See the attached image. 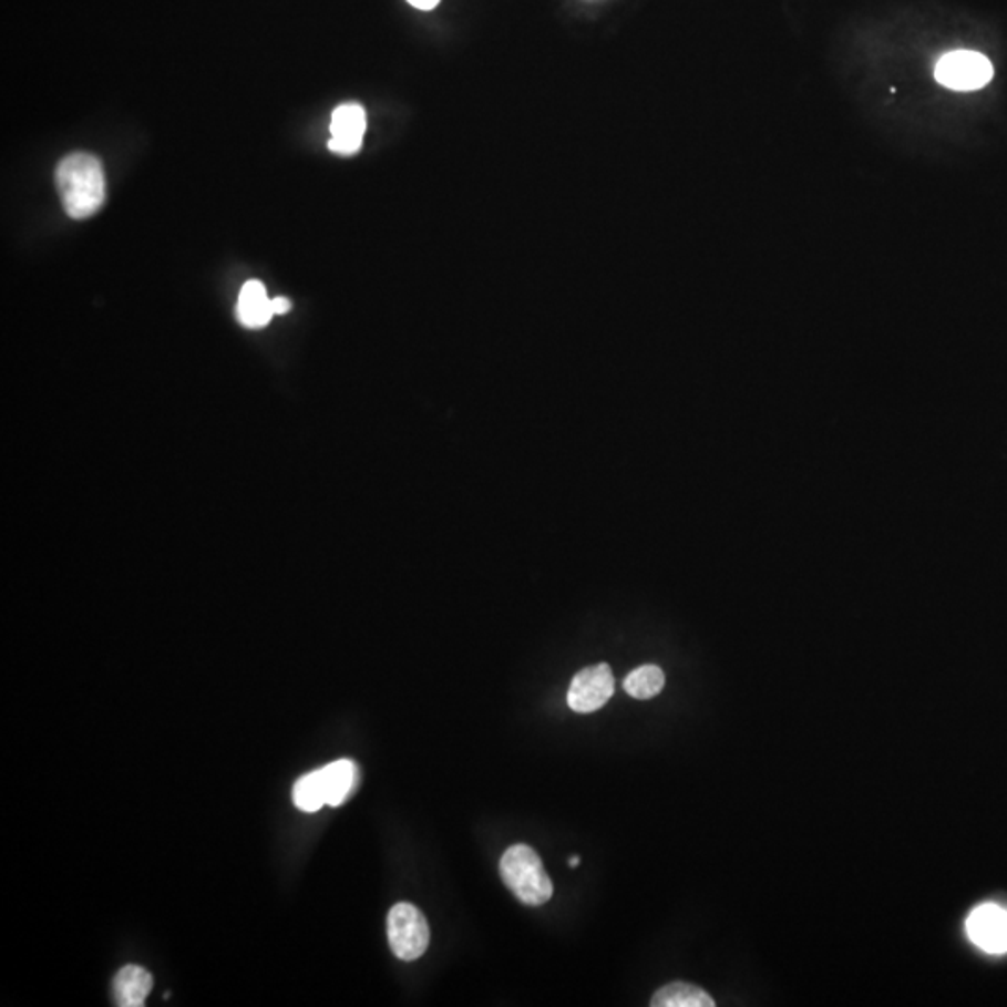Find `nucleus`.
<instances>
[{
	"mask_svg": "<svg viewBox=\"0 0 1007 1007\" xmlns=\"http://www.w3.org/2000/svg\"><path fill=\"white\" fill-rule=\"evenodd\" d=\"M966 933L985 952L1004 954L1007 952V911L993 903L974 908L966 919Z\"/></svg>",
	"mask_w": 1007,
	"mask_h": 1007,
	"instance_id": "nucleus-6",
	"label": "nucleus"
},
{
	"mask_svg": "<svg viewBox=\"0 0 1007 1007\" xmlns=\"http://www.w3.org/2000/svg\"><path fill=\"white\" fill-rule=\"evenodd\" d=\"M273 312L275 316H284L291 310V302L286 297H277V299H271Z\"/></svg>",
	"mask_w": 1007,
	"mask_h": 1007,
	"instance_id": "nucleus-14",
	"label": "nucleus"
},
{
	"mask_svg": "<svg viewBox=\"0 0 1007 1007\" xmlns=\"http://www.w3.org/2000/svg\"><path fill=\"white\" fill-rule=\"evenodd\" d=\"M366 111L359 103H343L332 112L329 150L338 155H354L362 147Z\"/></svg>",
	"mask_w": 1007,
	"mask_h": 1007,
	"instance_id": "nucleus-7",
	"label": "nucleus"
},
{
	"mask_svg": "<svg viewBox=\"0 0 1007 1007\" xmlns=\"http://www.w3.org/2000/svg\"><path fill=\"white\" fill-rule=\"evenodd\" d=\"M54 182L64 212L75 220L92 217L105 202V172L94 155H68L56 166Z\"/></svg>",
	"mask_w": 1007,
	"mask_h": 1007,
	"instance_id": "nucleus-1",
	"label": "nucleus"
},
{
	"mask_svg": "<svg viewBox=\"0 0 1007 1007\" xmlns=\"http://www.w3.org/2000/svg\"><path fill=\"white\" fill-rule=\"evenodd\" d=\"M319 772H321L327 806H342L343 802L351 799L354 790L359 788L360 771L353 760L332 761L323 769H319Z\"/></svg>",
	"mask_w": 1007,
	"mask_h": 1007,
	"instance_id": "nucleus-8",
	"label": "nucleus"
},
{
	"mask_svg": "<svg viewBox=\"0 0 1007 1007\" xmlns=\"http://www.w3.org/2000/svg\"><path fill=\"white\" fill-rule=\"evenodd\" d=\"M662 687H665V674L659 666L655 665L640 666L637 670L630 671L624 681L625 692L637 700L655 698Z\"/></svg>",
	"mask_w": 1007,
	"mask_h": 1007,
	"instance_id": "nucleus-12",
	"label": "nucleus"
},
{
	"mask_svg": "<svg viewBox=\"0 0 1007 1007\" xmlns=\"http://www.w3.org/2000/svg\"><path fill=\"white\" fill-rule=\"evenodd\" d=\"M236 314L239 323L247 329H261L269 325L275 312L271 299L267 297L266 286L258 280L245 284L239 294Z\"/></svg>",
	"mask_w": 1007,
	"mask_h": 1007,
	"instance_id": "nucleus-9",
	"label": "nucleus"
},
{
	"mask_svg": "<svg viewBox=\"0 0 1007 1007\" xmlns=\"http://www.w3.org/2000/svg\"><path fill=\"white\" fill-rule=\"evenodd\" d=\"M654 1007H713L715 1000L706 990L690 984H670L655 993Z\"/></svg>",
	"mask_w": 1007,
	"mask_h": 1007,
	"instance_id": "nucleus-11",
	"label": "nucleus"
},
{
	"mask_svg": "<svg viewBox=\"0 0 1007 1007\" xmlns=\"http://www.w3.org/2000/svg\"><path fill=\"white\" fill-rule=\"evenodd\" d=\"M501 877L518 902L542 907L553 897V883L542 859L528 845H513L502 854Z\"/></svg>",
	"mask_w": 1007,
	"mask_h": 1007,
	"instance_id": "nucleus-2",
	"label": "nucleus"
},
{
	"mask_svg": "<svg viewBox=\"0 0 1007 1007\" xmlns=\"http://www.w3.org/2000/svg\"><path fill=\"white\" fill-rule=\"evenodd\" d=\"M614 695V676L607 662L588 666L573 678L567 692V703L575 713L599 711Z\"/></svg>",
	"mask_w": 1007,
	"mask_h": 1007,
	"instance_id": "nucleus-5",
	"label": "nucleus"
},
{
	"mask_svg": "<svg viewBox=\"0 0 1007 1007\" xmlns=\"http://www.w3.org/2000/svg\"><path fill=\"white\" fill-rule=\"evenodd\" d=\"M390 948L401 960H414L430 946V925L424 914L411 903H398L387 919Z\"/></svg>",
	"mask_w": 1007,
	"mask_h": 1007,
	"instance_id": "nucleus-3",
	"label": "nucleus"
},
{
	"mask_svg": "<svg viewBox=\"0 0 1007 1007\" xmlns=\"http://www.w3.org/2000/svg\"><path fill=\"white\" fill-rule=\"evenodd\" d=\"M407 2L419 10H433L441 0H407Z\"/></svg>",
	"mask_w": 1007,
	"mask_h": 1007,
	"instance_id": "nucleus-15",
	"label": "nucleus"
},
{
	"mask_svg": "<svg viewBox=\"0 0 1007 1007\" xmlns=\"http://www.w3.org/2000/svg\"><path fill=\"white\" fill-rule=\"evenodd\" d=\"M993 64L989 59L976 51H954L938 60L935 78L946 89L968 92L984 89L993 79Z\"/></svg>",
	"mask_w": 1007,
	"mask_h": 1007,
	"instance_id": "nucleus-4",
	"label": "nucleus"
},
{
	"mask_svg": "<svg viewBox=\"0 0 1007 1007\" xmlns=\"http://www.w3.org/2000/svg\"><path fill=\"white\" fill-rule=\"evenodd\" d=\"M152 989H154L152 974L135 965L124 966L112 982L114 1000L120 1007L144 1006Z\"/></svg>",
	"mask_w": 1007,
	"mask_h": 1007,
	"instance_id": "nucleus-10",
	"label": "nucleus"
},
{
	"mask_svg": "<svg viewBox=\"0 0 1007 1007\" xmlns=\"http://www.w3.org/2000/svg\"><path fill=\"white\" fill-rule=\"evenodd\" d=\"M578 864H580V859H578V856H572V859H569V866L577 867Z\"/></svg>",
	"mask_w": 1007,
	"mask_h": 1007,
	"instance_id": "nucleus-16",
	"label": "nucleus"
},
{
	"mask_svg": "<svg viewBox=\"0 0 1007 1007\" xmlns=\"http://www.w3.org/2000/svg\"><path fill=\"white\" fill-rule=\"evenodd\" d=\"M294 802L295 806L302 812H318L327 804L321 772L314 771L297 780L294 788Z\"/></svg>",
	"mask_w": 1007,
	"mask_h": 1007,
	"instance_id": "nucleus-13",
	"label": "nucleus"
}]
</instances>
